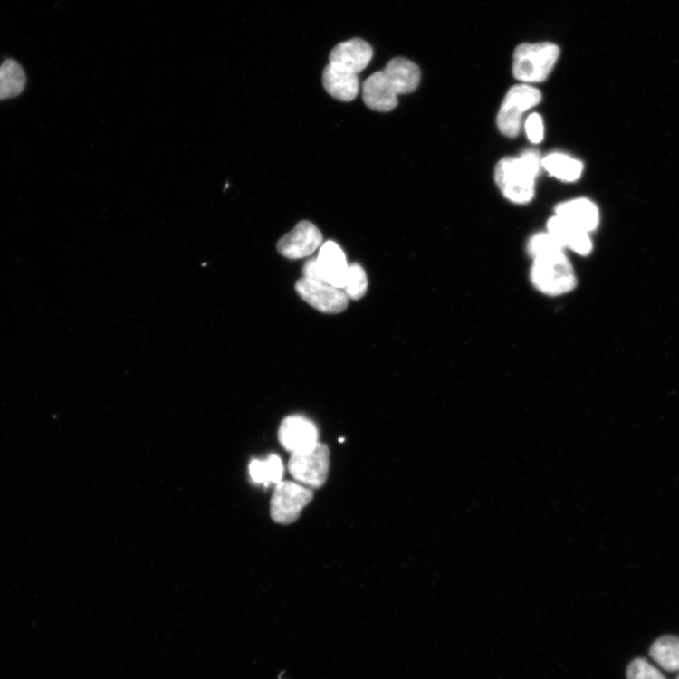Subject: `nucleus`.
<instances>
[{
	"instance_id": "obj_4",
	"label": "nucleus",
	"mask_w": 679,
	"mask_h": 679,
	"mask_svg": "<svg viewBox=\"0 0 679 679\" xmlns=\"http://www.w3.org/2000/svg\"><path fill=\"white\" fill-rule=\"evenodd\" d=\"M330 468V449L317 442L302 451L292 453L288 470L292 479L310 489H320L327 482Z\"/></svg>"
},
{
	"instance_id": "obj_21",
	"label": "nucleus",
	"mask_w": 679,
	"mask_h": 679,
	"mask_svg": "<svg viewBox=\"0 0 679 679\" xmlns=\"http://www.w3.org/2000/svg\"><path fill=\"white\" fill-rule=\"evenodd\" d=\"M368 280L366 271L359 263L349 265L344 291L349 299L359 301L366 296Z\"/></svg>"
},
{
	"instance_id": "obj_19",
	"label": "nucleus",
	"mask_w": 679,
	"mask_h": 679,
	"mask_svg": "<svg viewBox=\"0 0 679 679\" xmlns=\"http://www.w3.org/2000/svg\"><path fill=\"white\" fill-rule=\"evenodd\" d=\"M651 658L668 672L679 671V637L664 636L652 645Z\"/></svg>"
},
{
	"instance_id": "obj_8",
	"label": "nucleus",
	"mask_w": 679,
	"mask_h": 679,
	"mask_svg": "<svg viewBox=\"0 0 679 679\" xmlns=\"http://www.w3.org/2000/svg\"><path fill=\"white\" fill-rule=\"evenodd\" d=\"M323 243L322 233L310 221L299 222L278 243L281 255L290 260H299L312 255Z\"/></svg>"
},
{
	"instance_id": "obj_22",
	"label": "nucleus",
	"mask_w": 679,
	"mask_h": 679,
	"mask_svg": "<svg viewBox=\"0 0 679 679\" xmlns=\"http://www.w3.org/2000/svg\"><path fill=\"white\" fill-rule=\"evenodd\" d=\"M529 253L535 259L553 253H563L564 247L549 233L537 234L529 242Z\"/></svg>"
},
{
	"instance_id": "obj_18",
	"label": "nucleus",
	"mask_w": 679,
	"mask_h": 679,
	"mask_svg": "<svg viewBox=\"0 0 679 679\" xmlns=\"http://www.w3.org/2000/svg\"><path fill=\"white\" fill-rule=\"evenodd\" d=\"M26 74L14 60H6L0 65V100L19 96L26 86Z\"/></svg>"
},
{
	"instance_id": "obj_20",
	"label": "nucleus",
	"mask_w": 679,
	"mask_h": 679,
	"mask_svg": "<svg viewBox=\"0 0 679 679\" xmlns=\"http://www.w3.org/2000/svg\"><path fill=\"white\" fill-rule=\"evenodd\" d=\"M283 473L282 462L277 455H271L265 461L254 460L249 465V473L253 481L265 486L280 483Z\"/></svg>"
},
{
	"instance_id": "obj_9",
	"label": "nucleus",
	"mask_w": 679,
	"mask_h": 679,
	"mask_svg": "<svg viewBox=\"0 0 679 679\" xmlns=\"http://www.w3.org/2000/svg\"><path fill=\"white\" fill-rule=\"evenodd\" d=\"M373 58V49L365 40L354 38L340 43L330 54V65L353 74L365 71Z\"/></svg>"
},
{
	"instance_id": "obj_24",
	"label": "nucleus",
	"mask_w": 679,
	"mask_h": 679,
	"mask_svg": "<svg viewBox=\"0 0 679 679\" xmlns=\"http://www.w3.org/2000/svg\"><path fill=\"white\" fill-rule=\"evenodd\" d=\"M525 129L531 143L540 144L543 140L545 126H543L542 118L539 113H531L526 121Z\"/></svg>"
},
{
	"instance_id": "obj_5",
	"label": "nucleus",
	"mask_w": 679,
	"mask_h": 679,
	"mask_svg": "<svg viewBox=\"0 0 679 679\" xmlns=\"http://www.w3.org/2000/svg\"><path fill=\"white\" fill-rule=\"evenodd\" d=\"M541 98L540 91L531 85L524 83L512 87L498 111V129L508 138H516L524 112L537 106Z\"/></svg>"
},
{
	"instance_id": "obj_1",
	"label": "nucleus",
	"mask_w": 679,
	"mask_h": 679,
	"mask_svg": "<svg viewBox=\"0 0 679 679\" xmlns=\"http://www.w3.org/2000/svg\"><path fill=\"white\" fill-rule=\"evenodd\" d=\"M541 167V158L536 150H526L519 157H506L495 167V183L507 199L526 204L535 196L536 178Z\"/></svg>"
},
{
	"instance_id": "obj_11",
	"label": "nucleus",
	"mask_w": 679,
	"mask_h": 679,
	"mask_svg": "<svg viewBox=\"0 0 679 679\" xmlns=\"http://www.w3.org/2000/svg\"><path fill=\"white\" fill-rule=\"evenodd\" d=\"M279 440L282 445L292 454V453L310 448L319 442V429L311 421L303 416H289L282 422Z\"/></svg>"
},
{
	"instance_id": "obj_15",
	"label": "nucleus",
	"mask_w": 679,
	"mask_h": 679,
	"mask_svg": "<svg viewBox=\"0 0 679 679\" xmlns=\"http://www.w3.org/2000/svg\"><path fill=\"white\" fill-rule=\"evenodd\" d=\"M322 81L327 92L339 101L350 102L359 94V80L358 75L339 70V68L330 64L325 67Z\"/></svg>"
},
{
	"instance_id": "obj_14",
	"label": "nucleus",
	"mask_w": 679,
	"mask_h": 679,
	"mask_svg": "<svg viewBox=\"0 0 679 679\" xmlns=\"http://www.w3.org/2000/svg\"><path fill=\"white\" fill-rule=\"evenodd\" d=\"M548 231L564 248L587 256L593 251V243L588 234L578 226L555 215L548 222Z\"/></svg>"
},
{
	"instance_id": "obj_12",
	"label": "nucleus",
	"mask_w": 679,
	"mask_h": 679,
	"mask_svg": "<svg viewBox=\"0 0 679 679\" xmlns=\"http://www.w3.org/2000/svg\"><path fill=\"white\" fill-rule=\"evenodd\" d=\"M316 262L322 282L340 289L345 288L349 264L341 247L333 241L326 242Z\"/></svg>"
},
{
	"instance_id": "obj_3",
	"label": "nucleus",
	"mask_w": 679,
	"mask_h": 679,
	"mask_svg": "<svg viewBox=\"0 0 679 679\" xmlns=\"http://www.w3.org/2000/svg\"><path fill=\"white\" fill-rule=\"evenodd\" d=\"M531 278L538 290L550 296L572 291L577 282L573 265L564 253L535 258Z\"/></svg>"
},
{
	"instance_id": "obj_23",
	"label": "nucleus",
	"mask_w": 679,
	"mask_h": 679,
	"mask_svg": "<svg viewBox=\"0 0 679 679\" xmlns=\"http://www.w3.org/2000/svg\"><path fill=\"white\" fill-rule=\"evenodd\" d=\"M626 676L627 679H666L658 669L644 659L631 662L627 667Z\"/></svg>"
},
{
	"instance_id": "obj_6",
	"label": "nucleus",
	"mask_w": 679,
	"mask_h": 679,
	"mask_svg": "<svg viewBox=\"0 0 679 679\" xmlns=\"http://www.w3.org/2000/svg\"><path fill=\"white\" fill-rule=\"evenodd\" d=\"M312 498L311 489L292 482H281L272 494L271 518L277 524H292L298 521L303 509L311 503Z\"/></svg>"
},
{
	"instance_id": "obj_17",
	"label": "nucleus",
	"mask_w": 679,
	"mask_h": 679,
	"mask_svg": "<svg viewBox=\"0 0 679 679\" xmlns=\"http://www.w3.org/2000/svg\"><path fill=\"white\" fill-rule=\"evenodd\" d=\"M541 167L551 176L573 183L578 180L583 172V164L577 158L564 153H551L541 158Z\"/></svg>"
},
{
	"instance_id": "obj_2",
	"label": "nucleus",
	"mask_w": 679,
	"mask_h": 679,
	"mask_svg": "<svg viewBox=\"0 0 679 679\" xmlns=\"http://www.w3.org/2000/svg\"><path fill=\"white\" fill-rule=\"evenodd\" d=\"M559 54L558 45L550 42L520 44L513 55V76L526 84L545 81Z\"/></svg>"
},
{
	"instance_id": "obj_25",
	"label": "nucleus",
	"mask_w": 679,
	"mask_h": 679,
	"mask_svg": "<svg viewBox=\"0 0 679 679\" xmlns=\"http://www.w3.org/2000/svg\"><path fill=\"white\" fill-rule=\"evenodd\" d=\"M677 679H679V675H678Z\"/></svg>"
},
{
	"instance_id": "obj_13",
	"label": "nucleus",
	"mask_w": 679,
	"mask_h": 679,
	"mask_svg": "<svg viewBox=\"0 0 679 679\" xmlns=\"http://www.w3.org/2000/svg\"><path fill=\"white\" fill-rule=\"evenodd\" d=\"M555 212L556 215L588 234L597 230L599 224V210L596 204L588 198H576L559 203Z\"/></svg>"
},
{
	"instance_id": "obj_16",
	"label": "nucleus",
	"mask_w": 679,
	"mask_h": 679,
	"mask_svg": "<svg viewBox=\"0 0 679 679\" xmlns=\"http://www.w3.org/2000/svg\"><path fill=\"white\" fill-rule=\"evenodd\" d=\"M382 72L396 83L400 95L414 93L420 84V68L410 60L395 58L385 66Z\"/></svg>"
},
{
	"instance_id": "obj_10",
	"label": "nucleus",
	"mask_w": 679,
	"mask_h": 679,
	"mask_svg": "<svg viewBox=\"0 0 679 679\" xmlns=\"http://www.w3.org/2000/svg\"><path fill=\"white\" fill-rule=\"evenodd\" d=\"M400 95L397 86L385 73L378 72L362 84V100L366 105L378 112H389L398 105Z\"/></svg>"
},
{
	"instance_id": "obj_7",
	"label": "nucleus",
	"mask_w": 679,
	"mask_h": 679,
	"mask_svg": "<svg viewBox=\"0 0 679 679\" xmlns=\"http://www.w3.org/2000/svg\"><path fill=\"white\" fill-rule=\"evenodd\" d=\"M296 291L305 302L323 313H341L349 306V297L344 289L325 282L302 278L297 282Z\"/></svg>"
}]
</instances>
